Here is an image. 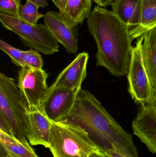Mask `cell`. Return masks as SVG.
I'll return each mask as SVG.
<instances>
[{
	"label": "cell",
	"instance_id": "6da1fadb",
	"mask_svg": "<svg viewBox=\"0 0 156 157\" xmlns=\"http://www.w3.org/2000/svg\"><path fill=\"white\" fill-rule=\"evenodd\" d=\"M60 121L70 122L82 127L103 153L114 151L125 157H139L132 135L86 90L81 89L79 91L71 111Z\"/></svg>",
	"mask_w": 156,
	"mask_h": 157
},
{
	"label": "cell",
	"instance_id": "7a4b0ae2",
	"mask_svg": "<svg viewBox=\"0 0 156 157\" xmlns=\"http://www.w3.org/2000/svg\"><path fill=\"white\" fill-rule=\"evenodd\" d=\"M87 23L97 45L96 65L104 67L114 76L126 75L132 42L128 27L111 11L98 5L91 12Z\"/></svg>",
	"mask_w": 156,
	"mask_h": 157
},
{
	"label": "cell",
	"instance_id": "3957f363",
	"mask_svg": "<svg viewBox=\"0 0 156 157\" xmlns=\"http://www.w3.org/2000/svg\"><path fill=\"white\" fill-rule=\"evenodd\" d=\"M49 148L53 157H90L100 151L82 127L64 121L52 122Z\"/></svg>",
	"mask_w": 156,
	"mask_h": 157
},
{
	"label": "cell",
	"instance_id": "277c9868",
	"mask_svg": "<svg viewBox=\"0 0 156 157\" xmlns=\"http://www.w3.org/2000/svg\"><path fill=\"white\" fill-rule=\"evenodd\" d=\"M0 111L9 124L14 137L29 148L26 138L27 107L14 79L0 72Z\"/></svg>",
	"mask_w": 156,
	"mask_h": 157
},
{
	"label": "cell",
	"instance_id": "5b68a950",
	"mask_svg": "<svg viewBox=\"0 0 156 157\" xmlns=\"http://www.w3.org/2000/svg\"><path fill=\"white\" fill-rule=\"evenodd\" d=\"M0 22L5 28L16 34L27 47L45 55L59 51L58 42L45 25H32L1 12Z\"/></svg>",
	"mask_w": 156,
	"mask_h": 157
},
{
	"label": "cell",
	"instance_id": "8992f818",
	"mask_svg": "<svg viewBox=\"0 0 156 157\" xmlns=\"http://www.w3.org/2000/svg\"><path fill=\"white\" fill-rule=\"evenodd\" d=\"M143 39V36L138 38L135 46H132L127 74L129 93L133 100L141 105L156 100V92L152 88L143 62L142 47Z\"/></svg>",
	"mask_w": 156,
	"mask_h": 157
},
{
	"label": "cell",
	"instance_id": "52a82bcc",
	"mask_svg": "<svg viewBox=\"0 0 156 157\" xmlns=\"http://www.w3.org/2000/svg\"><path fill=\"white\" fill-rule=\"evenodd\" d=\"M48 77V74L43 69H33L24 66L20 69L17 87L28 112L43 113L41 104L49 88Z\"/></svg>",
	"mask_w": 156,
	"mask_h": 157
},
{
	"label": "cell",
	"instance_id": "ba28073f",
	"mask_svg": "<svg viewBox=\"0 0 156 157\" xmlns=\"http://www.w3.org/2000/svg\"><path fill=\"white\" fill-rule=\"evenodd\" d=\"M80 90L63 87H49L41 104L43 113L51 122L59 121L71 111Z\"/></svg>",
	"mask_w": 156,
	"mask_h": 157
},
{
	"label": "cell",
	"instance_id": "9c48e42d",
	"mask_svg": "<svg viewBox=\"0 0 156 157\" xmlns=\"http://www.w3.org/2000/svg\"><path fill=\"white\" fill-rule=\"evenodd\" d=\"M134 134L150 153H156V100L142 104L132 124Z\"/></svg>",
	"mask_w": 156,
	"mask_h": 157
},
{
	"label": "cell",
	"instance_id": "30bf717a",
	"mask_svg": "<svg viewBox=\"0 0 156 157\" xmlns=\"http://www.w3.org/2000/svg\"><path fill=\"white\" fill-rule=\"evenodd\" d=\"M44 20V25L67 52L74 54L77 52L78 46V26L69 27L60 13L55 11L47 12Z\"/></svg>",
	"mask_w": 156,
	"mask_h": 157
},
{
	"label": "cell",
	"instance_id": "8fae6325",
	"mask_svg": "<svg viewBox=\"0 0 156 157\" xmlns=\"http://www.w3.org/2000/svg\"><path fill=\"white\" fill-rule=\"evenodd\" d=\"M89 55L82 52L58 76L50 88L63 87L70 90L81 89L82 84L87 76Z\"/></svg>",
	"mask_w": 156,
	"mask_h": 157
},
{
	"label": "cell",
	"instance_id": "7c38bea8",
	"mask_svg": "<svg viewBox=\"0 0 156 157\" xmlns=\"http://www.w3.org/2000/svg\"><path fill=\"white\" fill-rule=\"evenodd\" d=\"M143 0H114L111 3L112 12L128 27L132 41L141 24Z\"/></svg>",
	"mask_w": 156,
	"mask_h": 157
},
{
	"label": "cell",
	"instance_id": "4fadbf2b",
	"mask_svg": "<svg viewBox=\"0 0 156 157\" xmlns=\"http://www.w3.org/2000/svg\"><path fill=\"white\" fill-rule=\"evenodd\" d=\"M52 122L39 111L27 113L26 137L32 146L42 145L49 148L50 144Z\"/></svg>",
	"mask_w": 156,
	"mask_h": 157
},
{
	"label": "cell",
	"instance_id": "5bb4252c",
	"mask_svg": "<svg viewBox=\"0 0 156 157\" xmlns=\"http://www.w3.org/2000/svg\"><path fill=\"white\" fill-rule=\"evenodd\" d=\"M143 37V62L152 88L156 92V27L147 32Z\"/></svg>",
	"mask_w": 156,
	"mask_h": 157
},
{
	"label": "cell",
	"instance_id": "9a60e30c",
	"mask_svg": "<svg viewBox=\"0 0 156 157\" xmlns=\"http://www.w3.org/2000/svg\"><path fill=\"white\" fill-rule=\"evenodd\" d=\"M92 0H67L65 9L60 13L69 27L78 26L88 18L91 12Z\"/></svg>",
	"mask_w": 156,
	"mask_h": 157
},
{
	"label": "cell",
	"instance_id": "2e32d148",
	"mask_svg": "<svg viewBox=\"0 0 156 157\" xmlns=\"http://www.w3.org/2000/svg\"><path fill=\"white\" fill-rule=\"evenodd\" d=\"M156 27V0H143L141 24L136 39Z\"/></svg>",
	"mask_w": 156,
	"mask_h": 157
},
{
	"label": "cell",
	"instance_id": "e0dca14e",
	"mask_svg": "<svg viewBox=\"0 0 156 157\" xmlns=\"http://www.w3.org/2000/svg\"><path fill=\"white\" fill-rule=\"evenodd\" d=\"M0 144L15 157H38L33 148H29L0 129Z\"/></svg>",
	"mask_w": 156,
	"mask_h": 157
},
{
	"label": "cell",
	"instance_id": "ac0fdd59",
	"mask_svg": "<svg viewBox=\"0 0 156 157\" xmlns=\"http://www.w3.org/2000/svg\"><path fill=\"white\" fill-rule=\"evenodd\" d=\"M39 6L26 0L24 5H21L19 11L20 19L32 25H37L39 19L44 17L45 14L39 13Z\"/></svg>",
	"mask_w": 156,
	"mask_h": 157
},
{
	"label": "cell",
	"instance_id": "d6986e66",
	"mask_svg": "<svg viewBox=\"0 0 156 157\" xmlns=\"http://www.w3.org/2000/svg\"><path fill=\"white\" fill-rule=\"evenodd\" d=\"M24 66L35 69H41L44 65L43 60L39 52L34 49L24 51L23 52Z\"/></svg>",
	"mask_w": 156,
	"mask_h": 157
},
{
	"label": "cell",
	"instance_id": "ffe728a7",
	"mask_svg": "<svg viewBox=\"0 0 156 157\" xmlns=\"http://www.w3.org/2000/svg\"><path fill=\"white\" fill-rule=\"evenodd\" d=\"M0 49L5 52L12 60V62L18 67H24L23 61V51L11 46L0 39Z\"/></svg>",
	"mask_w": 156,
	"mask_h": 157
},
{
	"label": "cell",
	"instance_id": "44dd1931",
	"mask_svg": "<svg viewBox=\"0 0 156 157\" xmlns=\"http://www.w3.org/2000/svg\"><path fill=\"white\" fill-rule=\"evenodd\" d=\"M20 0H0V12L20 18Z\"/></svg>",
	"mask_w": 156,
	"mask_h": 157
},
{
	"label": "cell",
	"instance_id": "7402d4cb",
	"mask_svg": "<svg viewBox=\"0 0 156 157\" xmlns=\"http://www.w3.org/2000/svg\"><path fill=\"white\" fill-rule=\"evenodd\" d=\"M0 129L10 136L14 137L11 127L1 111H0Z\"/></svg>",
	"mask_w": 156,
	"mask_h": 157
},
{
	"label": "cell",
	"instance_id": "603a6c76",
	"mask_svg": "<svg viewBox=\"0 0 156 157\" xmlns=\"http://www.w3.org/2000/svg\"><path fill=\"white\" fill-rule=\"evenodd\" d=\"M67 0H56L54 4L58 8L59 13H61L63 12Z\"/></svg>",
	"mask_w": 156,
	"mask_h": 157
},
{
	"label": "cell",
	"instance_id": "cb8c5ba5",
	"mask_svg": "<svg viewBox=\"0 0 156 157\" xmlns=\"http://www.w3.org/2000/svg\"><path fill=\"white\" fill-rule=\"evenodd\" d=\"M28 1L38 6H39V7L46 8L47 6H49L47 0H28Z\"/></svg>",
	"mask_w": 156,
	"mask_h": 157
},
{
	"label": "cell",
	"instance_id": "d4e9b609",
	"mask_svg": "<svg viewBox=\"0 0 156 157\" xmlns=\"http://www.w3.org/2000/svg\"><path fill=\"white\" fill-rule=\"evenodd\" d=\"M97 5L101 7H105L110 5L114 0H93Z\"/></svg>",
	"mask_w": 156,
	"mask_h": 157
},
{
	"label": "cell",
	"instance_id": "484cf974",
	"mask_svg": "<svg viewBox=\"0 0 156 157\" xmlns=\"http://www.w3.org/2000/svg\"><path fill=\"white\" fill-rule=\"evenodd\" d=\"M0 157H15L11 155L0 144Z\"/></svg>",
	"mask_w": 156,
	"mask_h": 157
},
{
	"label": "cell",
	"instance_id": "4316f807",
	"mask_svg": "<svg viewBox=\"0 0 156 157\" xmlns=\"http://www.w3.org/2000/svg\"><path fill=\"white\" fill-rule=\"evenodd\" d=\"M103 153L106 157H125L114 151H110Z\"/></svg>",
	"mask_w": 156,
	"mask_h": 157
},
{
	"label": "cell",
	"instance_id": "83f0119b",
	"mask_svg": "<svg viewBox=\"0 0 156 157\" xmlns=\"http://www.w3.org/2000/svg\"><path fill=\"white\" fill-rule=\"evenodd\" d=\"M90 157H106L105 155L101 151H99V152L97 153H93Z\"/></svg>",
	"mask_w": 156,
	"mask_h": 157
},
{
	"label": "cell",
	"instance_id": "f1b7e54d",
	"mask_svg": "<svg viewBox=\"0 0 156 157\" xmlns=\"http://www.w3.org/2000/svg\"><path fill=\"white\" fill-rule=\"evenodd\" d=\"M51 1H52V2H53V3H55V2H56V0H51Z\"/></svg>",
	"mask_w": 156,
	"mask_h": 157
}]
</instances>
